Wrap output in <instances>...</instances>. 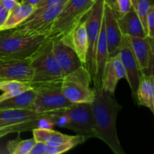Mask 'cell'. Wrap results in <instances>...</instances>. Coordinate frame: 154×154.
<instances>
[{
    "label": "cell",
    "instance_id": "4dcf8cb0",
    "mask_svg": "<svg viewBox=\"0 0 154 154\" xmlns=\"http://www.w3.org/2000/svg\"><path fill=\"white\" fill-rule=\"evenodd\" d=\"M52 113L46 117H41L37 121V128H42V129H53L55 126V123L51 118Z\"/></svg>",
    "mask_w": 154,
    "mask_h": 154
},
{
    "label": "cell",
    "instance_id": "8fae6325",
    "mask_svg": "<svg viewBox=\"0 0 154 154\" xmlns=\"http://www.w3.org/2000/svg\"><path fill=\"white\" fill-rule=\"evenodd\" d=\"M141 72L153 74V38L126 36Z\"/></svg>",
    "mask_w": 154,
    "mask_h": 154
},
{
    "label": "cell",
    "instance_id": "52a82bcc",
    "mask_svg": "<svg viewBox=\"0 0 154 154\" xmlns=\"http://www.w3.org/2000/svg\"><path fill=\"white\" fill-rule=\"evenodd\" d=\"M31 65L33 71L31 83L60 81L66 75L54 58L51 41L32 60Z\"/></svg>",
    "mask_w": 154,
    "mask_h": 154
},
{
    "label": "cell",
    "instance_id": "5bb4252c",
    "mask_svg": "<svg viewBox=\"0 0 154 154\" xmlns=\"http://www.w3.org/2000/svg\"><path fill=\"white\" fill-rule=\"evenodd\" d=\"M51 42L54 58L65 75L73 72L80 66H84L76 53L61 39H54Z\"/></svg>",
    "mask_w": 154,
    "mask_h": 154
},
{
    "label": "cell",
    "instance_id": "83f0119b",
    "mask_svg": "<svg viewBox=\"0 0 154 154\" xmlns=\"http://www.w3.org/2000/svg\"><path fill=\"white\" fill-rule=\"evenodd\" d=\"M68 0H40L38 3L35 5V7L34 11L32 13V14L24 22L30 20L32 18L38 16L41 14L43 13L44 11L51 8L54 7V6L62 4V3H65Z\"/></svg>",
    "mask_w": 154,
    "mask_h": 154
},
{
    "label": "cell",
    "instance_id": "d6a6232c",
    "mask_svg": "<svg viewBox=\"0 0 154 154\" xmlns=\"http://www.w3.org/2000/svg\"><path fill=\"white\" fill-rule=\"evenodd\" d=\"M46 145L47 144L42 142H37L36 141L29 154H45Z\"/></svg>",
    "mask_w": 154,
    "mask_h": 154
},
{
    "label": "cell",
    "instance_id": "7402d4cb",
    "mask_svg": "<svg viewBox=\"0 0 154 154\" xmlns=\"http://www.w3.org/2000/svg\"><path fill=\"white\" fill-rule=\"evenodd\" d=\"M35 10V6L28 3L20 2L17 7L9 12V14L2 27L1 30L13 29L23 23Z\"/></svg>",
    "mask_w": 154,
    "mask_h": 154
},
{
    "label": "cell",
    "instance_id": "44dd1931",
    "mask_svg": "<svg viewBox=\"0 0 154 154\" xmlns=\"http://www.w3.org/2000/svg\"><path fill=\"white\" fill-rule=\"evenodd\" d=\"M35 93L32 89L0 102V109H34Z\"/></svg>",
    "mask_w": 154,
    "mask_h": 154
},
{
    "label": "cell",
    "instance_id": "30bf717a",
    "mask_svg": "<svg viewBox=\"0 0 154 154\" xmlns=\"http://www.w3.org/2000/svg\"><path fill=\"white\" fill-rule=\"evenodd\" d=\"M116 55L118 56L122 65L124 67L126 73V79L132 90V96L135 97L141 72L139 69L136 58L132 52L129 40L127 37L123 35Z\"/></svg>",
    "mask_w": 154,
    "mask_h": 154
},
{
    "label": "cell",
    "instance_id": "d6986e66",
    "mask_svg": "<svg viewBox=\"0 0 154 154\" xmlns=\"http://www.w3.org/2000/svg\"><path fill=\"white\" fill-rule=\"evenodd\" d=\"M122 35L125 36L146 37L144 27L139 17L133 9L117 17Z\"/></svg>",
    "mask_w": 154,
    "mask_h": 154
},
{
    "label": "cell",
    "instance_id": "484cf974",
    "mask_svg": "<svg viewBox=\"0 0 154 154\" xmlns=\"http://www.w3.org/2000/svg\"><path fill=\"white\" fill-rule=\"evenodd\" d=\"M132 9L139 17L146 33V17L150 8L153 6V0H131Z\"/></svg>",
    "mask_w": 154,
    "mask_h": 154
},
{
    "label": "cell",
    "instance_id": "9a60e30c",
    "mask_svg": "<svg viewBox=\"0 0 154 154\" xmlns=\"http://www.w3.org/2000/svg\"><path fill=\"white\" fill-rule=\"evenodd\" d=\"M126 78V73L121 61L117 55L109 57L104 68L102 75V89L114 96L119 81Z\"/></svg>",
    "mask_w": 154,
    "mask_h": 154
},
{
    "label": "cell",
    "instance_id": "7c38bea8",
    "mask_svg": "<svg viewBox=\"0 0 154 154\" xmlns=\"http://www.w3.org/2000/svg\"><path fill=\"white\" fill-rule=\"evenodd\" d=\"M65 4L66 2L54 6L38 16L32 18L30 20L22 23L16 27L29 32L48 36L54 20L61 11Z\"/></svg>",
    "mask_w": 154,
    "mask_h": 154
},
{
    "label": "cell",
    "instance_id": "6da1fadb",
    "mask_svg": "<svg viewBox=\"0 0 154 154\" xmlns=\"http://www.w3.org/2000/svg\"><path fill=\"white\" fill-rule=\"evenodd\" d=\"M94 99L91 108L95 122V138L102 140L115 154H125L119 140L117 131V118L123 106L114 96L94 87Z\"/></svg>",
    "mask_w": 154,
    "mask_h": 154
},
{
    "label": "cell",
    "instance_id": "ac0fdd59",
    "mask_svg": "<svg viewBox=\"0 0 154 154\" xmlns=\"http://www.w3.org/2000/svg\"><path fill=\"white\" fill-rule=\"evenodd\" d=\"M135 98L139 105L144 106L154 113V78L153 74L141 72Z\"/></svg>",
    "mask_w": 154,
    "mask_h": 154
},
{
    "label": "cell",
    "instance_id": "9c48e42d",
    "mask_svg": "<svg viewBox=\"0 0 154 154\" xmlns=\"http://www.w3.org/2000/svg\"><path fill=\"white\" fill-rule=\"evenodd\" d=\"M32 60L0 58V82L19 81L31 83L33 71Z\"/></svg>",
    "mask_w": 154,
    "mask_h": 154
},
{
    "label": "cell",
    "instance_id": "4316f807",
    "mask_svg": "<svg viewBox=\"0 0 154 154\" xmlns=\"http://www.w3.org/2000/svg\"><path fill=\"white\" fill-rule=\"evenodd\" d=\"M38 120H31V121L23 122V123H15L12 126H8L7 128L0 129V138L6 136L11 133H20L26 131H32L35 128H37Z\"/></svg>",
    "mask_w": 154,
    "mask_h": 154
},
{
    "label": "cell",
    "instance_id": "ffe728a7",
    "mask_svg": "<svg viewBox=\"0 0 154 154\" xmlns=\"http://www.w3.org/2000/svg\"><path fill=\"white\" fill-rule=\"evenodd\" d=\"M33 138L37 142H42L49 146H58L69 141L74 135H69L53 129L35 128L32 129Z\"/></svg>",
    "mask_w": 154,
    "mask_h": 154
},
{
    "label": "cell",
    "instance_id": "8992f818",
    "mask_svg": "<svg viewBox=\"0 0 154 154\" xmlns=\"http://www.w3.org/2000/svg\"><path fill=\"white\" fill-rule=\"evenodd\" d=\"M104 0H96L86 18L87 35V52L85 68L90 75L91 83L95 78V58L98 39L104 16Z\"/></svg>",
    "mask_w": 154,
    "mask_h": 154
},
{
    "label": "cell",
    "instance_id": "5b68a950",
    "mask_svg": "<svg viewBox=\"0 0 154 154\" xmlns=\"http://www.w3.org/2000/svg\"><path fill=\"white\" fill-rule=\"evenodd\" d=\"M90 75L84 66H80L64 76L61 81L65 97L75 104L91 103L94 99V89L90 87Z\"/></svg>",
    "mask_w": 154,
    "mask_h": 154
},
{
    "label": "cell",
    "instance_id": "7a4b0ae2",
    "mask_svg": "<svg viewBox=\"0 0 154 154\" xmlns=\"http://www.w3.org/2000/svg\"><path fill=\"white\" fill-rule=\"evenodd\" d=\"M47 36L14 27L0 31V58L32 60L48 44Z\"/></svg>",
    "mask_w": 154,
    "mask_h": 154
},
{
    "label": "cell",
    "instance_id": "e0dca14e",
    "mask_svg": "<svg viewBox=\"0 0 154 154\" xmlns=\"http://www.w3.org/2000/svg\"><path fill=\"white\" fill-rule=\"evenodd\" d=\"M109 58L108 55V45H107L106 37L105 32V23H104V16L102 20V27L98 39L97 46L96 51V58H95V78L93 81L94 87H102V75L104 68Z\"/></svg>",
    "mask_w": 154,
    "mask_h": 154
},
{
    "label": "cell",
    "instance_id": "e575fe53",
    "mask_svg": "<svg viewBox=\"0 0 154 154\" xmlns=\"http://www.w3.org/2000/svg\"><path fill=\"white\" fill-rule=\"evenodd\" d=\"M104 2H105V4L106 5L109 6V7L112 8L116 10V2H117V0H104Z\"/></svg>",
    "mask_w": 154,
    "mask_h": 154
},
{
    "label": "cell",
    "instance_id": "cb8c5ba5",
    "mask_svg": "<svg viewBox=\"0 0 154 154\" xmlns=\"http://www.w3.org/2000/svg\"><path fill=\"white\" fill-rule=\"evenodd\" d=\"M36 141L34 138L21 140L19 136L14 141H9L7 145L8 153L12 154H29Z\"/></svg>",
    "mask_w": 154,
    "mask_h": 154
},
{
    "label": "cell",
    "instance_id": "836d02e7",
    "mask_svg": "<svg viewBox=\"0 0 154 154\" xmlns=\"http://www.w3.org/2000/svg\"><path fill=\"white\" fill-rule=\"evenodd\" d=\"M8 14H9L8 11L6 10V9L2 5L1 3H0V28H1L2 26L4 24V23L5 22Z\"/></svg>",
    "mask_w": 154,
    "mask_h": 154
},
{
    "label": "cell",
    "instance_id": "d4e9b609",
    "mask_svg": "<svg viewBox=\"0 0 154 154\" xmlns=\"http://www.w3.org/2000/svg\"><path fill=\"white\" fill-rule=\"evenodd\" d=\"M85 140L80 135H74L73 138L69 141L63 143L58 146H49L46 145L45 149V154H61L68 152L69 150H72V148L81 143L84 142Z\"/></svg>",
    "mask_w": 154,
    "mask_h": 154
},
{
    "label": "cell",
    "instance_id": "2e32d148",
    "mask_svg": "<svg viewBox=\"0 0 154 154\" xmlns=\"http://www.w3.org/2000/svg\"><path fill=\"white\" fill-rule=\"evenodd\" d=\"M87 18V17H86ZM86 18L77 24L61 40L70 47L85 66L87 52V35Z\"/></svg>",
    "mask_w": 154,
    "mask_h": 154
},
{
    "label": "cell",
    "instance_id": "74e56055",
    "mask_svg": "<svg viewBox=\"0 0 154 154\" xmlns=\"http://www.w3.org/2000/svg\"><path fill=\"white\" fill-rule=\"evenodd\" d=\"M93 1H94V2H95V1H96V0H93Z\"/></svg>",
    "mask_w": 154,
    "mask_h": 154
},
{
    "label": "cell",
    "instance_id": "603a6c76",
    "mask_svg": "<svg viewBox=\"0 0 154 154\" xmlns=\"http://www.w3.org/2000/svg\"><path fill=\"white\" fill-rule=\"evenodd\" d=\"M31 89V83L19 81H8L0 82V90L3 92L0 95V102L19 95Z\"/></svg>",
    "mask_w": 154,
    "mask_h": 154
},
{
    "label": "cell",
    "instance_id": "4fadbf2b",
    "mask_svg": "<svg viewBox=\"0 0 154 154\" xmlns=\"http://www.w3.org/2000/svg\"><path fill=\"white\" fill-rule=\"evenodd\" d=\"M118 14L115 9L105 4L104 6V23H105V37L108 45L109 57L117 54V49L122 39L121 31L117 21Z\"/></svg>",
    "mask_w": 154,
    "mask_h": 154
},
{
    "label": "cell",
    "instance_id": "ba28073f",
    "mask_svg": "<svg viewBox=\"0 0 154 154\" xmlns=\"http://www.w3.org/2000/svg\"><path fill=\"white\" fill-rule=\"evenodd\" d=\"M63 111L69 117L67 129L74 131L85 141L95 138V122L91 103L75 104Z\"/></svg>",
    "mask_w": 154,
    "mask_h": 154
},
{
    "label": "cell",
    "instance_id": "277c9868",
    "mask_svg": "<svg viewBox=\"0 0 154 154\" xmlns=\"http://www.w3.org/2000/svg\"><path fill=\"white\" fill-rule=\"evenodd\" d=\"M61 81L31 83L32 89L35 93L34 107L37 112L56 113L75 105L63 95Z\"/></svg>",
    "mask_w": 154,
    "mask_h": 154
},
{
    "label": "cell",
    "instance_id": "f546056e",
    "mask_svg": "<svg viewBox=\"0 0 154 154\" xmlns=\"http://www.w3.org/2000/svg\"><path fill=\"white\" fill-rule=\"evenodd\" d=\"M132 9L131 0H117L116 11L118 16L123 15Z\"/></svg>",
    "mask_w": 154,
    "mask_h": 154
},
{
    "label": "cell",
    "instance_id": "1f68e13d",
    "mask_svg": "<svg viewBox=\"0 0 154 154\" xmlns=\"http://www.w3.org/2000/svg\"><path fill=\"white\" fill-rule=\"evenodd\" d=\"M0 3L6 10L10 12L11 11L17 7L20 2L18 0H0Z\"/></svg>",
    "mask_w": 154,
    "mask_h": 154
},
{
    "label": "cell",
    "instance_id": "d590c367",
    "mask_svg": "<svg viewBox=\"0 0 154 154\" xmlns=\"http://www.w3.org/2000/svg\"><path fill=\"white\" fill-rule=\"evenodd\" d=\"M14 124H15V123H8V122L5 121V120H0V129H4V128H7V127H8V126H12V125H14Z\"/></svg>",
    "mask_w": 154,
    "mask_h": 154
},
{
    "label": "cell",
    "instance_id": "3957f363",
    "mask_svg": "<svg viewBox=\"0 0 154 154\" xmlns=\"http://www.w3.org/2000/svg\"><path fill=\"white\" fill-rule=\"evenodd\" d=\"M93 0H68L54 20L47 37L50 40L61 39L90 13Z\"/></svg>",
    "mask_w": 154,
    "mask_h": 154
},
{
    "label": "cell",
    "instance_id": "f1b7e54d",
    "mask_svg": "<svg viewBox=\"0 0 154 154\" xmlns=\"http://www.w3.org/2000/svg\"><path fill=\"white\" fill-rule=\"evenodd\" d=\"M146 35L154 38V5L150 8L146 17Z\"/></svg>",
    "mask_w": 154,
    "mask_h": 154
},
{
    "label": "cell",
    "instance_id": "8d00e7d4",
    "mask_svg": "<svg viewBox=\"0 0 154 154\" xmlns=\"http://www.w3.org/2000/svg\"><path fill=\"white\" fill-rule=\"evenodd\" d=\"M39 1H40V0H21L20 2L28 3V4L32 5H34L35 7V5L38 3Z\"/></svg>",
    "mask_w": 154,
    "mask_h": 154
}]
</instances>
